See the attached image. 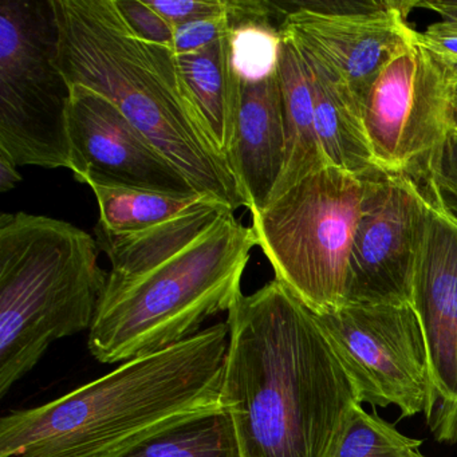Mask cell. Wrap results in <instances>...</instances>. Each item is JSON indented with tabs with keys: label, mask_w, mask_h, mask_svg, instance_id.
<instances>
[{
	"label": "cell",
	"mask_w": 457,
	"mask_h": 457,
	"mask_svg": "<svg viewBox=\"0 0 457 457\" xmlns=\"http://www.w3.org/2000/svg\"><path fill=\"white\" fill-rule=\"evenodd\" d=\"M221 408L242 457H337L360 389L314 312L279 280L228 310Z\"/></svg>",
	"instance_id": "cell-1"
},
{
	"label": "cell",
	"mask_w": 457,
	"mask_h": 457,
	"mask_svg": "<svg viewBox=\"0 0 457 457\" xmlns=\"http://www.w3.org/2000/svg\"><path fill=\"white\" fill-rule=\"evenodd\" d=\"M96 237L112 269L87 345L109 365L180 344L228 312L256 245L253 228L218 200L137 234L97 224Z\"/></svg>",
	"instance_id": "cell-2"
},
{
	"label": "cell",
	"mask_w": 457,
	"mask_h": 457,
	"mask_svg": "<svg viewBox=\"0 0 457 457\" xmlns=\"http://www.w3.org/2000/svg\"><path fill=\"white\" fill-rule=\"evenodd\" d=\"M228 326L120 363L111 373L0 420V457H116L221 409Z\"/></svg>",
	"instance_id": "cell-3"
},
{
	"label": "cell",
	"mask_w": 457,
	"mask_h": 457,
	"mask_svg": "<svg viewBox=\"0 0 457 457\" xmlns=\"http://www.w3.org/2000/svg\"><path fill=\"white\" fill-rule=\"evenodd\" d=\"M60 30L58 63L71 87L113 103L188 179L199 194L231 210L245 207L229 165L189 112L170 47L138 38L113 0H53Z\"/></svg>",
	"instance_id": "cell-4"
},
{
	"label": "cell",
	"mask_w": 457,
	"mask_h": 457,
	"mask_svg": "<svg viewBox=\"0 0 457 457\" xmlns=\"http://www.w3.org/2000/svg\"><path fill=\"white\" fill-rule=\"evenodd\" d=\"M97 240L58 219L0 216V395L50 345L90 330L108 282Z\"/></svg>",
	"instance_id": "cell-5"
},
{
	"label": "cell",
	"mask_w": 457,
	"mask_h": 457,
	"mask_svg": "<svg viewBox=\"0 0 457 457\" xmlns=\"http://www.w3.org/2000/svg\"><path fill=\"white\" fill-rule=\"evenodd\" d=\"M381 170L354 175L328 165L251 213L275 279L314 314L344 306L355 232Z\"/></svg>",
	"instance_id": "cell-6"
},
{
	"label": "cell",
	"mask_w": 457,
	"mask_h": 457,
	"mask_svg": "<svg viewBox=\"0 0 457 457\" xmlns=\"http://www.w3.org/2000/svg\"><path fill=\"white\" fill-rule=\"evenodd\" d=\"M58 53L53 0H0V152L17 167L71 170L73 87Z\"/></svg>",
	"instance_id": "cell-7"
},
{
	"label": "cell",
	"mask_w": 457,
	"mask_h": 457,
	"mask_svg": "<svg viewBox=\"0 0 457 457\" xmlns=\"http://www.w3.org/2000/svg\"><path fill=\"white\" fill-rule=\"evenodd\" d=\"M453 85L419 39L400 50L371 85L362 122L374 162L420 189L435 183L452 127Z\"/></svg>",
	"instance_id": "cell-8"
},
{
	"label": "cell",
	"mask_w": 457,
	"mask_h": 457,
	"mask_svg": "<svg viewBox=\"0 0 457 457\" xmlns=\"http://www.w3.org/2000/svg\"><path fill=\"white\" fill-rule=\"evenodd\" d=\"M315 317L354 378L362 403L397 406L401 417L427 413L432 395L427 345L411 304H346Z\"/></svg>",
	"instance_id": "cell-9"
},
{
	"label": "cell",
	"mask_w": 457,
	"mask_h": 457,
	"mask_svg": "<svg viewBox=\"0 0 457 457\" xmlns=\"http://www.w3.org/2000/svg\"><path fill=\"white\" fill-rule=\"evenodd\" d=\"M282 36L346 87L362 113L363 103L382 69L417 31L406 23L417 2H293Z\"/></svg>",
	"instance_id": "cell-10"
},
{
	"label": "cell",
	"mask_w": 457,
	"mask_h": 457,
	"mask_svg": "<svg viewBox=\"0 0 457 457\" xmlns=\"http://www.w3.org/2000/svg\"><path fill=\"white\" fill-rule=\"evenodd\" d=\"M422 194L427 220L411 307L424 334L432 384L425 417L436 441L457 444V216L446 207L436 181Z\"/></svg>",
	"instance_id": "cell-11"
},
{
	"label": "cell",
	"mask_w": 457,
	"mask_h": 457,
	"mask_svg": "<svg viewBox=\"0 0 457 457\" xmlns=\"http://www.w3.org/2000/svg\"><path fill=\"white\" fill-rule=\"evenodd\" d=\"M425 220L427 197L419 186L381 170L355 232L344 306H411Z\"/></svg>",
	"instance_id": "cell-12"
},
{
	"label": "cell",
	"mask_w": 457,
	"mask_h": 457,
	"mask_svg": "<svg viewBox=\"0 0 457 457\" xmlns=\"http://www.w3.org/2000/svg\"><path fill=\"white\" fill-rule=\"evenodd\" d=\"M68 129L71 170L90 188L199 194L113 103L89 87H73Z\"/></svg>",
	"instance_id": "cell-13"
},
{
	"label": "cell",
	"mask_w": 457,
	"mask_h": 457,
	"mask_svg": "<svg viewBox=\"0 0 457 457\" xmlns=\"http://www.w3.org/2000/svg\"><path fill=\"white\" fill-rule=\"evenodd\" d=\"M285 149L278 73L258 84L240 82L229 165L251 213L269 204L285 164Z\"/></svg>",
	"instance_id": "cell-14"
},
{
	"label": "cell",
	"mask_w": 457,
	"mask_h": 457,
	"mask_svg": "<svg viewBox=\"0 0 457 457\" xmlns=\"http://www.w3.org/2000/svg\"><path fill=\"white\" fill-rule=\"evenodd\" d=\"M175 63L181 96L197 127L229 165L240 87L231 65L229 36L197 52L175 54Z\"/></svg>",
	"instance_id": "cell-15"
},
{
	"label": "cell",
	"mask_w": 457,
	"mask_h": 457,
	"mask_svg": "<svg viewBox=\"0 0 457 457\" xmlns=\"http://www.w3.org/2000/svg\"><path fill=\"white\" fill-rule=\"evenodd\" d=\"M282 37L278 76L283 97L285 164L269 203L282 196L307 176L328 167L318 137L306 65L293 41Z\"/></svg>",
	"instance_id": "cell-16"
},
{
	"label": "cell",
	"mask_w": 457,
	"mask_h": 457,
	"mask_svg": "<svg viewBox=\"0 0 457 457\" xmlns=\"http://www.w3.org/2000/svg\"><path fill=\"white\" fill-rule=\"evenodd\" d=\"M301 55L309 76L315 124L326 162L354 175L377 170L362 113L354 98L315 61Z\"/></svg>",
	"instance_id": "cell-17"
},
{
	"label": "cell",
	"mask_w": 457,
	"mask_h": 457,
	"mask_svg": "<svg viewBox=\"0 0 457 457\" xmlns=\"http://www.w3.org/2000/svg\"><path fill=\"white\" fill-rule=\"evenodd\" d=\"M100 208L98 226L114 235L146 231L212 202L207 195L162 194L145 189L92 187Z\"/></svg>",
	"instance_id": "cell-18"
},
{
	"label": "cell",
	"mask_w": 457,
	"mask_h": 457,
	"mask_svg": "<svg viewBox=\"0 0 457 457\" xmlns=\"http://www.w3.org/2000/svg\"><path fill=\"white\" fill-rule=\"evenodd\" d=\"M116 457H242L231 416L223 408L157 433Z\"/></svg>",
	"instance_id": "cell-19"
},
{
	"label": "cell",
	"mask_w": 457,
	"mask_h": 457,
	"mask_svg": "<svg viewBox=\"0 0 457 457\" xmlns=\"http://www.w3.org/2000/svg\"><path fill=\"white\" fill-rule=\"evenodd\" d=\"M282 41L280 26L272 20L255 18L232 25L231 65L239 81L258 84L275 76Z\"/></svg>",
	"instance_id": "cell-20"
},
{
	"label": "cell",
	"mask_w": 457,
	"mask_h": 457,
	"mask_svg": "<svg viewBox=\"0 0 457 457\" xmlns=\"http://www.w3.org/2000/svg\"><path fill=\"white\" fill-rule=\"evenodd\" d=\"M421 444V440L406 437L377 414L368 413L358 403L337 457H427L420 451Z\"/></svg>",
	"instance_id": "cell-21"
},
{
	"label": "cell",
	"mask_w": 457,
	"mask_h": 457,
	"mask_svg": "<svg viewBox=\"0 0 457 457\" xmlns=\"http://www.w3.org/2000/svg\"><path fill=\"white\" fill-rule=\"evenodd\" d=\"M117 12L128 28L144 41L173 46L175 28L164 20L146 0H113Z\"/></svg>",
	"instance_id": "cell-22"
},
{
	"label": "cell",
	"mask_w": 457,
	"mask_h": 457,
	"mask_svg": "<svg viewBox=\"0 0 457 457\" xmlns=\"http://www.w3.org/2000/svg\"><path fill=\"white\" fill-rule=\"evenodd\" d=\"M417 39L436 61L452 85H457V23H433Z\"/></svg>",
	"instance_id": "cell-23"
},
{
	"label": "cell",
	"mask_w": 457,
	"mask_h": 457,
	"mask_svg": "<svg viewBox=\"0 0 457 457\" xmlns=\"http://www.w3.org/2000/svg\"><path fill=\"white\" fill-rule=\"evenodd\" d=\"M229 34H231V22L226 12V14L218 15V17L194 21L176 28L172 49L178 55L197 52L226 38Z\"/></svg>",
	"instance_id": "cell-24"
},
{
	"label": "cell",
	"mask_w": 457,
	"mask_h": 457,
	"mask_svg": "<svg viewBox=\"0 0 457 457\" xmlns=\"http://www.w3.org/2000/svg\"><path fill=\"white\" fill-rule=\"evenodd\" d=\"M173 28L226 14L227 0H146Z\"/></svg>",
	"instance_id": "cell-25"
},
{
	"label": "cell",
	"mask_w": 457,
	"mask_h": 457,
	"mask_svg": "<svg viewBox=\"0 0 457 457\" xmlns=\"http://www.w3.org/2000/svg\"><path fill=\"white\" fill-rule=\"evenodd\" d=\"M436 184L441 196L453 215L457 216V132L452 130L444 145L440 164L436 173Z\"/></svg>",
	"instance_id": "cell-26"
},
{
	"label": "cell",
	"mask_w": 457,
	"mask_h": 457,
	"mask_svg": "<svg viewBox=\"0 0 457 457\" xmlns=\"http://www.w3.org/2000/svg\"><path fill=\"white\" fill-rule=\"evenodd\" d=\"M23 180L22 175L17 170V165L0 152V194H6Z\"/></svg>",
	"instance_id": "cell-27"
},
{
	"label": "cell",
	"mask_w": 457,
	"mask_h": 457,
	"mask_svg": "<svg viewBox=\"0 0 457 457\" xmlns=\"http://www.w3.org/2000/svg\"><path fill=\"white\" fill-rule=\"evenodd\" d=\"M417 7L437 12L445 22L457 23V2H417Z\"/></svg>",
	"instance_id": "cell-28"
},
{
	"label": "cell",
	"mask_w": 457,
	"mask_h": 457,
	"mask_svg": "<svg viewBox=\"0 0 457 457\" xmlns=\"http://www.w3.org/2000/svg\"><path fill=\"white\" fill-rule=\"evenodd\" d=\"M452 127L457 132V85H454L452 93Z\"/></svg>",
	"instance_id": "cell-29"
}]
</instances>
